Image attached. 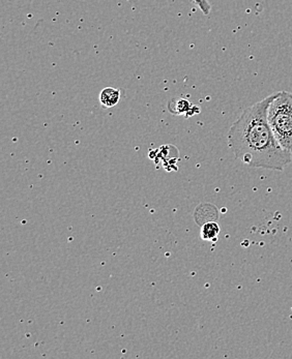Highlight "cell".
I'll list each match as a JSON object with an SVG mask.
<instances>
[{
	"instance_id": "obj_6",
	"label": "cell",
	"mask_w": 292,
	"mask_h": 359,
	"mask_svg": "<svg viewBox=\"0 0 292 359\" xmlns=\"http://www.w3.org/2000/svg\"><path fill=\"white\" fill-rule=\"evenodd\" d=\"M192 1H193L194 4H195L196 6L201 10V12L204 13L206 16L209 15V13H211V6L208 0H192Z\"/></svg>"
},
{
	"instance_id": "obj_3",
	"label": "cell",
	"mask_w": 292,
	"mask_h": 359,
	"mask_svg": "<svg viewBox=\"0 0 292 359\" xmlns=\"http://www.w3.org/2000/svg\"><path fill=\"white\" fill-rule=\"evenodd\" d=\"M100 103L105 108H112L119 103L121 100V91L114 87H106L100 93Z\"/></svg>"
},
{
	"instance_id": "obj_5",
	"label": "cell",
	"mask_w": 292,
	"mask_h": 359,
	"mask_svg": "<svg viewBox=\"0 0 292 359\" xmlns=\"http://www.w3.org/2000/svg\"><path fill=\"white\" fill-rule=\"evenodd\" d=\"M168 106H173V108L172 107H170L169 111L170 113H172V114L174 115H182L184 114L186 117L192 116V113L190 112V110H191V104L189 103L187 100L184 99H178V100H172L171 102H170L169 105Z\"/></svg>"
},
{
	"instance_id": "obj_2",
	"label": "cell",
	"mask_w": 292,
	"mask_h": 359,
	"mask_svg": "<svg viewBox=\"0 0 292 359\" xmlns=\"http://www.w3.org/2000/svg\"><path fill=\"white\" fill-rule=\"evenodd\" d=\"M267 119L281 147L292 154V93L280 91L270 105Z\"/></svg>"
},
{
	"instance_id": "obj_1",
	"label": "cell",
	"mask_w": 292,
	"mask_h": 359,
	"mask_svg": "<svg viewBox=\"0 0 292 359\" xmlns=\"http://www.w3.org/2000/svg\"><path fill=\"white\" fill-rule=\"evenodd\" d=\"M277 95L272 93L245 109L228 133V145L235 158L251 168L283 171L291 163V152L281 147L267 119Z\"/></svg>"
},
{
	"instance_id": "obj_4",
	"label": "cell",
	"mask_w": 292,
	"mask_h": 359,
	"mask_svg": "<svg viewBox=\"0 0 292 359\" xmlns=\"http://www.w3.org/2000/svg\"><path fill=\"white\" fill-rule=\"evenodd\" d=\"M220 226L215 222H208L201 227L200 236L204 241H211L215 243L219 238Z\"/></svg>"
}]
</instances>
